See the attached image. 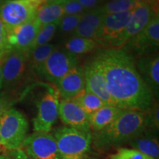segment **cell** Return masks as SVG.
Segmentation results:
<instances>
[{
  "mask_svg": "<svg viewBox=\"0 0 159 159\" xmlns=\"http://www.w3.org/2000/svg\"><path fill=\"white\" fill-rule=\"evenodd\" d=\"M133 149L139 151L153 159H158L159 145L156 130L145 129L128 143Z\"/></svg>",
  "mask_w": 159,
  "mask_h": 159,
  "instance_id": "d6986e66",
  "label": "cell"
},
{
  "mask_svg": "<svg viewBox=\"0 0 159 159\" xmlns=\"http://www.w3.org/2000/svg\"><path fill=\"white\" fill-rule=\"evenodd\" d=\"M104 15L98 7L85 12L71 36H80L97 41Z\"/></svg>",
  "mask_w": 159,
  "mask_h": 159,
  "instance_id": "ac0fdd59",
  "label": "cell"
},
{
  "mask_svg": "<svg viewBox=\"0 0 159 159\" xmlns=\"http://www.w3.org/2000/svg\"><path fill=\"white\" fill-rule=\"evenodd\" d=\"M94 59L100 67L114 105L122 110L146 112L155 97L136 69L134 57L123 48L103 49Z\"/></svg>",
  "mask_w": 159,
  "mask_h": 159,
  "instance_id": "6da1fadb",
  "label": "cell"
},
{
  "mask_svg": "<svg viewBox=\"0 0 159 159\" xmlns=\"http://www.w3.org/2000/svg\"><path fill=\"white\" fill-rule=\"evenodd\" d=\"M64 15H82L86 11L77 0H68L61 3Z\"/></svg>",
  "mask_w": 159,
  "mask_h": 159,
  "instance_id": "f546056e",
  "label": "cell"
},
{
  "mask_svg": "<svg viewBox=\"0 0 159 159\" xmlns=\"http://www.w3.org/2000/svg\"><path fill=\"white\" fill-rule=\"evenodd\" d=\"M39 7L31 0H0V20L10 32L35 19Z\"/></svg>",
  "mask_w": 159,
  "mask_h": 159,
  "instance_id": "5b68a950",
  "label": "cell"
},
{
  "mask_svg": "<svg viewBox=\"0 0 159 159\" xmlns=\"http://www.w3.org/2000/svg\"><path fill=\"white\" fill-rule=\"evenodd\" d=\"M64 15L61 4L47 2L38 8L35 19L41 25L58 22Z\"/></svg>",
  "mask_w": 159,
  "mask_h": 159,
  "instance_id": "7402d4cb",
  "label": "cell"
},
{
  "mask_svg": "<svg viewBox=\"0 0 159 159\" xmlns=\"http://www.w3.org/2000/svg\"><path fill=\"white\" fill-rule=\"evenodd\" d=\"M29 124L25 115L10 108L0 116V142L5 151L21 148L27 137Z\"/></svg>",
  "mask_w": 159,
  "mask_h": 159,
  "instance_id": "277c9868",
  "label": "cell"
},
{
  "mask_svg": "<svg viewBox=\"0 0 159 159\" xmlns=\"http://www.w3.org/2000/svg\"><path fill=\"white\" fill-rule=\"evenodd\" d=\"M58 116L67 127L90 134L89 115L73 99H63L58 105Z\"/></svg>",
  "mask_w": 159,
  "mask_h": 159,
  "instance_id": "4fadbf2b",
  "label": "cell"
},
{
  "mask_svg": "<svg viewBox=\"0 0 159 159\" xmlns=\"http://www.w3.org/2000/svg\"><path fill=\"white\" fill-rule=\"evenodd\" d=\"M78 64L79 58L77 55L65 49H55L45 61L40 77L56 85L60 80Z\"/></svg>",
  "mask_w": 159,
  "mask_h": 159,
  "instance_id": "ba28073f",
  "label": "cell"
},
{
  "mask_svg": "<svg viewBox=\"0 0 159 159\" xmlns=\"http://www.w3.org/2000/svg\"><path fill=\"white\" fill-rule=\"evenodd\" d=\"M21 149L31 159H60L56 141L49 133L34 132L26 137Z\"/></svg>",
  "mask_w": 159,
  "mask_h": 159,
  "instance_id": "30bf717a",
  "label": "cell"
},
{
  "mask_svg": "<svg viewBox=\"0 0 159 159\" xmlns=\"http://www.w3.org/2000/svg\"><path fill=\"white\" fill-rule=\"evenodd\" d=\"M14 103V100L5 93H0V116L5 111L11 108Z\"/></svg>",
  "mask_w": 159,
  "mask_h": 159,
  "instance_id": "d6a6232c",
  "label": "cell"
},
{
  "mask_svg": "<svg viewBox=\"0 0 159 159\" xmlns=\"http://www.w3.org/2000/svg\"><path fill=\"white\" fill-rule=\"evenodd\" d=\"M56 49L54 44L47 43L32 49L27 53V69L33 75L40 77L41 71L45 61Z\"/></svg>",
  "mask_w": 159,
  "mask_h": 159,
  "instance_id": "44dd1931",
  "label": "cell"
},
{
  "mask_svg": "<svg viewBox=\"0 0 159 159\" xmlns=\"http://www.w3.org/2000/svg\"><path fill=\"white\" fill-rule=\"evenodd\" d=\"M139 5L135 0H110L98 8L105 16L132 11Z\"/></svg>",
  "mask_w": 159,
  "mask_h": 159,
  "instance_id": "d4e9b609",
  "label": "cell"
},
{
  "mask_svg": "<svg viewBox=\"0 0 159 159\" xmlns=\"http://www.w3.org/2000/svg\"><path fill=\"white\" fill-rule=\"evenodd\" d=\"M98 47L93 39L80 36H71L65 43V49L75 55H84L91 52Z\"/></svg>",
  "mask_w": 159,
  "mask_h": 159,
  "instance_id": "603a6c76",
  "label": "cell"
},
{
  "mask_svg": "<svg viewBox=\"0 0 159 159\" xmlns=\"http://www.w3.org/2000/svg\"><path fill=\"white\" fill-rule=\"evenodd\" d=\"M77 1L84 7L85 11H89L99 7L98 6L102 2L103 0H77Z\"/></svg>",
  "mask_w": 159,
  "mask_h": 159,
  "instance_id": "836d02e7",
  "label": "cell"
},
{
  "mask_svg": "<svg viewBox=\"0 0 159 159\" xmlns=\"http://www.w3.org/2000/svg\"><path fill=\"white\" fill-rule=\"evenodd\" d=\"M111 159H153L134 149L119 148L116 152L110 156Z\"/></svg>",
  "mask_w": 159,
  "mask_h": 159,
  "instance_id": "83f0119b",
  "label": "cell"
},
{
  "mask_svg": "<svg viewBox=\"0 0 159 159\" xmlns=\"http://www.w3.org/2000/svg\"><path fill=\"white\" fill-rule=\"evenodd\" d=\"M66 1H68V0H47V2L61 4L62 2H66ZM47 2H46V3H47Z\"/></svg>",
  "mask_w": 159,
  "mask_h": 159,
  "instance_id": "74e56055",
  "label": "cell"
},
{
  "mask_svg": "<svg viewBox=\"0 0 159 159\" xmlns=\"http://www.w3.org/2000/svg\"><path fill=\"white\" fill-rule=\"evenodd\" d=\"M2 57L0 56V89L2 88Z\"/></svg>",
  "mask_w": 159,
  "mask_h": 159,
  "instance_id": "d590c367",
  "label": "cell"
},
{
  "mask_svg": "<svg viewBox=\"0 0 159 159\" xmlns=\"http://www.w3.org/2000/svg\"><path fill=\"white\" fill-rule=\"evenodd\" d=\"M32 2H33L35 4H36V5L40 7L41 5H43V4H45L47 2V0H31Z\"/></svg>",
  "mask_w": 159,
  "mask_h": 159,
  "instance_id": "8d00e7d4",
  "label": "cell"
},
{
  "mask_svg": "<svg viewBox=\"0 0 159 159\" xmlns=\"http://www.w3.org/2000/svg\"><path fill=\"white\" fill-rule=\"evenodd\" d=\"M136 69L144 82L149 87L155 97L159 94V57L158 53L139 57L136 63Z\"/></svg>",
  "mask_w": 159,
  "mask_h": 159,
  "instance_id": "2e32d148",
  "label": "cell"
},
{
  "mask_svg": "<svg viewBox=\"0 0 159 159\" xmlns=\"http://www.w3.org/2000/svg\"><path fill=\"white\" fill-rule=\"evenodd\" d=\"M73 99L89 116L105 105L100 98L85 89L81 91Z\"/></svg>",
  "mask_w": 159,
  "mask_h": 159,
  "instance_id": "cb8c5ba5",
  "label": "cell"
},
{
  "mask_svg": "<svg viewBox=\"0 0 159 159\" xmlns=\"http://www.w3.org/2000/svg\"><path fill=\"white\" fill-rule=\"evenodd\" d=\"M159 47V16L157 15L140 33L130 38L123 48L131 55L144 56L156 53Z\"/></svg>",
  "mask_w": 159,
  "mask_h": 159,
  "instance_id": "52a82bcc",
  "label": "cell"
},
{
  "mask_svg": "<svg viewBox=\"0 0 159 159\" xmlns=\"http://www.w3.org/2000/svg\"><path fill=\"white\" fill-rule=\"evenodd\" d=\"M82 15H63L58 21L57 29L59 30L60 33L64 35H72L80 21Z\"/></svg>",
  "mask_w": 159,
  "mask_h": 159,
  "instance_id": "4316f807",
  "label": "cell"
},
{
  "mask_svg": "<svg viewBox=\"0 0 159 159\" xmlns=\"http://www.w3.org/2000/svg\"><path fill=\"white\" fill-rule=\"evenodd\" d=\"M140 4H146L152 6L153 8L158 11V0H135Z\"/></svg>",
  "mask_w": 159,
  "mask_h": 159,
  "instance_id": "e575fe53",
  "label": "cell"
},
{
  "mask_svg": "<svg viewBox=\"0 0 159 159\" xmlns=\"http://www.w3.org/2000/svg\"><path fill=\"white\" fill-rule=\"evenodd\" d=\"M157 15H158V11L152 6L146 4H140L137 6L132 11L130 19L123 33L121 41L122 47L130 38L140 33Z\"/></svg>",
  "mask_w": 159,
  "mask_h": 159,
  "instance_id": "9a60e30c",
  "label": "cell"
},
{
  "mask_svg": "<svg viewBox=\"0 0 159 159\" xmlns=\"http://www.w3.org/2000/svg\"><path fill=\"white\" fill-rule=\"evenodd\" d=\"M85 78V89L101 99L107 105H114V101L109 94L106 81L100 67L93 58L83 68Z\"/></svg>",
  "mask_w": 159,
  "mask_h": 159,
  "instance_id": "7c38bea8",
  "label": "cell"
},
{
  "mask_svg": "<svg viewBox=\"0 0 159 159\" xmlns=\"http://www.w3.org/2000/svg\"><path fill=\"white\" fill-rule=\"evenodd\" d=\"M132 11L105 15L99 29L97 43L104 49L122 48V37Z\"/></svg>",
  "mask_w": 159,
  "mask_h": 159,
  "instance_id": "8992f818",
  "label": "cell"
},
{
  "mask_svg": "<svg viewBox=\"0 0 159 159\" xmlns=\"http://www.w3.org/2000/svg\"><path fill=\"white\" fill-rule=\"evenodd\" d=\"M58 94L63 99L75 98L85 89L83 67L77 65L63 77L56 85Z\"/></svg>",
  "mask_w": 159,
  "mask_h": 159,
  "instance_id": "e0dca14e",
  "label": "cell"
},
{
  "mask_svg": "<svg viewBox=\"0 0 159 159\" xmlns=\"http://www.w3.org/2000/svg\"><path fill=\"white\" fill-rule=\"evenodd\" d=\"M9 49L7 42V31L0 20V56L2 57Z\"/></svg>",
  "mask_w": 159,
  "mask_h": 159,
  "instance_id": "4dcf8cb0",
  "label": "cell"
},
{
  "mask_svg": "<svg viewBox=\"0 0 159 159\" xmlns=\"http://www.w3.org/2000/svg\"><path fill=\"white\" fill-rule=\"evenodd\" d=\"M57 27H58V22L41 25V29L38 33L31 50L35 49V47L47 44L49 41H50L54 37L57 30Z\"/></svg>",
  "mask_w": 159,
  "mask_h": 159,
  "instance_id": "484cf974",
  "label": "cell"
},
{
  "mask_svg": "<svg viewBox=\"0 0 159 159\" xmlns=\"http://www.w3.org/2000/svg\"><path fill=\"white\" fill-rule=\"evenodd\" d=\"M27 69V54L9 49L2 59V87L13 89L21 82Z\"/></svg>",
  "mask_w": 159,
  "mask_h": 159,
  "instance_id": "8fae6325",
  "label": "cell"
},
{
  "mask_svg": "<svg viewBox=\"0 0 159 159\" xmlns=\"http://www.w3.org/2000/svg\"><path fill=\"white\" fill-rule=\"evenodd\" d=\"M1 147H2L1 146V142H0V149H1Z\"/></svg>",
  "mask_w": 159,
  "mask_h": 159,
  "instance_id": "f35d334b",
  "label": "cell"
},
{
  "mask_svg": "<svg viewBox=\"0 0 159 159\" xmlns=\"http://www.w3.org/2000/svg\"><path fill=\"white\" fill-rule=\"evenodd\" d=\"M122 109L114 105H107L99 108L89 116V122L91 129L94 132L102 130L111 124L120 114Z\"/></svg>",
  "mask_w": 159,
  "mask_h": 159,
  "instance_id": "ffe728a7",
  "label": "cell"
},
{
  "mask_svg": "<svg viewBox=\"0 0 159 159\" xmlns=\"http://www.w3.org/2000/svg\"><path fill=\"white\" fill-rule=\"evenodd\" d=\"M60 159H90L91 133H83L67 126L53 131Z\"/></svg>",
  "mask_w": 159,
  "mask_h": 159,
  "instance_id": "3957f363",
  "label": "cell"
},
{
  "mask_svg": "<svg viewBox=\"0 0 159 159\" xmlns=\"http://www.w3.org/2000/svg\"><path fill=\"white\" fill-rule=\"evenodd\" d=\"M145 113V121H146V129L158 130L159 127V108L158 103H156L150 110Z\"/></svg>",
  "mask_w": 159,
  "mask_h": 159,
  "instance_id": "f1b7e54d",
  "label": "cell"
},
{
  "mask_svg": "<svg viewBox=\"0 0 159 159\" xmlns=\"http://www.w3.org/2000/svg\"><path fill=\"white\" fill-rule=\"evenodd\" d=\"M0 159H31L21 148L14 150L5 151L0 156Z\"/></svg>",
  "mask_w": 159,
  "mask_h": 159,
  "instance_id": "1f68e13d",
  "label": "cell"
},
{
  "mask_svg": "<svg viewBox=\"0 0 159 159\" xmlns=\"http://www.w3.org/2000/svg\"><path fill=\"white\" fill-rule=\"evenodd\" d=\"M41 27V23L35 19L7 32L10 49H16L27 54L31 50Z\"/></svg>",
  "mask_w": 159,
  "mask_h": 159,
  "instance_id": "5bb4252c",
  "label": "cell"
},
{
  "mask_svg": "<svg viewBox=\"0 0 159 159\" xmlns=\"http://www.w3.org/2000/svg\"><path fill=\"white\" fill-rule=\"evenodd\" d=\"M146 129L145 113L122 110L118 116L102 130L91 134L94 147L108 150L129 143Z\"/></svg>",
  "mask_w": 159,
  "mask_h": 159,
  "instance_id": "7a4b0ae2",
  "label": "cell"
},
{
  "mask_svg": "<svg viewBox=\"0 0 159 159\" xmlns=\"http://www.w3.org/2000/svg\"><path fill=\"white\" fill-rule=\"evenodd\" d=\"M58 92L49 87L37 103V114L33 119L34 132L49 133L58 116Z\"/></svg>",
  "mask_w": 159,
  "mask_h": 159,
  "instance_id": "9c48e42d",
  "label": "cell"
}]
</instances>
